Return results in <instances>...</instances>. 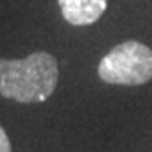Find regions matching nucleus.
<instances>
[{
	"label": "nucleus",
	"mask_w": 152,
	"mask_h": 152,
	"mask_svg": "<svg viewBox=\"0 0 152 152\" xmlns=\"http://www.w3.org/2000/svg\"><path fill=\"white\" fill-rule=\"evenodd\" d=\"M59 68L53 55L35 51L24 59H0V95L18 103H42L55 92Z\"/></svg>",
	"instance_id": "f257e3e1"
},
{
	"label": "nucleus",
	"mask_w": 152,
	"mask_h": 152,
	"mask_svg": "<svg viewBox=\"0 0 152 152\" xmlns=\"http://www.w3.org/2000/svg\"><path fill=\"white\" fill-rule=\"evenodd\" d=\"M97 73L108 84H145L152 79V50L137 40L121 42L101 59Z\"/></svg>",
	"instance_id": "f03ea898"
},
{
	"label": "nucleus",
	"mask_w": 152,
	"mask_h": 152,
	"mask_svg": "<svg viewBox=\"0 0 152 152\" xmlns=\"http://www.w3.org/2000/svg\"><path fill=\"white\" fill-rule=\"evenodd\" d=\"M59 6L72 26H90L103 17L108 0H59Z\"/></svg>",
	"instance_id": "7ed1b4c3"
},
{
	"label": "nucleus",
	"mask_w": 152,
	"mask_h": 152,
	"mask_svg": "<svg viewBox=\"0 0 152 152\" xmlns=\"http://www.w3.org/2000/svg\"><path fill=\"white\" fill-rule=\"evenodd\" d=\"M0 152H11V143L2 126H0Z\"/></svg>",
	"instance_id": "20e7f679"
}]
</instances>
